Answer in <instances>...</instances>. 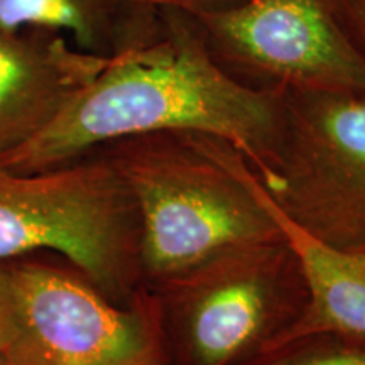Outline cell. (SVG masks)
<instances>
[{
  "instance_id": "4",
  "label": "cell",
  "mask_w": 365,
  "mask_h": 365,
  "mask_svg": "<svg viewBox=\"0 0 365 365\" xmlns=\"http://www.w3.org/2000/svg\"><path fill=\"white\" fill-rule=\"evenodd\" d=\"M171 365H244L271 349L307 303L298 261L282 239L217 254L150 287Z\"/></svg>"
},
{
  "instance_id": "6",
  "label": "cell",
  "mask_w": 365,
  "mask_h": 365,
  "mask_svg": "<svg viewBox=\"0 0 365 365\" xmlns=\"http://www.w3.org/2000/svg\"><path fill=\"white\" fill-rule=\"evenodd\" d=\"M276 182L291 220L344 250L365 252V91L287 90Z\"/></svg>"
},
{
  "instance_id": "11",
  "label": "cell",
  "mask_w": 365,
  "mask_h": 365,
  "mask_svg": "<svg viewBox=\"0 0 365 365\" xmlns=\"http://www.w3.org/2000/svg\"><path fill=\"white\" fill-rule=\"evenodd\" d=\"M244 365H365V336L313 333L267 350Z\"/></svg>"
},
{
  "instance_id": "13",
  "label": "cell",
  "mask_w": 365,
  "mask_h": 365,
  "mask_svg": "<svg viewBox=\"0 0 365 365\" xmlns=\"http://www.w3.org/2000/svg\"><path fill=\"white\" fill-rule=\"evenodd\" d=\"M135 6L154 9H173V11H181L186 14H210V12H223L228 9H235L247 4L249 0H129Z\"/></svg>"
},
{
  "instance_id": "7",
  "label": "cell",
  "mask_w": 365,
  "mask_h": 365,
  "mask_svg": "<svg viewBox=\"0 0 365 365\" xmlns=\"http://www.w3.org/2000/svg\"><path fill=\"white\" fill-rule=\"evenodd\" d=\"M182 16L210 58L247 88L365 91V58L325 0H249L223 12Z\"/></svg>"
},
{
  "instance_id": "10",
  "label": "cell",
  "mask_w": 365,
  "mask_h": 365,
  "mask_svg": "<svg viewBox=\"0 0 365 365\" xmlns=\"http://www.w3.org/2000/svg\"><path fill=\"white\" fill-rule=\"evenodd\" d=\"M58 31L103 58L144 48L163 34L161 12L129 0H0V29Z\"/></svg>"
},
{
  "instance_id": "1",
  "label": "cell",
  "mask_w": 365,
  "mask_h": 365,
  "mask_svg": "<svg viewBox=\"0 0 365 365\" xmlns=\"http://www.w3.org/2000/svg\"><path fill=\"white\" fill-rule=\"evenodd\" d=\"M159 12V39L112 58L48 129L0 161V170L43 171L124 137L191 130L235 145L264 188L271 190L284 93L237 83L205 51L182 12Z\"/></svg>"
},
{
  "instance_id": "15",
  "label": "cell",
  "mask_w": 365,
  "mask_h": 365,
  "mask_svg": "<svg viewBox=\"0 0 365 365\" xmlns=\"http://www.w3.org/2000/svg\"><path fill=\"white\" fill-rule=\"evenodd\" d=\"M0 365H9V364H7V360L4 359V355H2V354H0Z\"/></svg>"
},
{
  "instance_id": "9",
  "label": "cell",
  "mask_w": 365,
  "mask_h": 365,
  "mask_svg": "<svg viewBox=\"0 0 365 365\" xmlns=\"http://www.w3.org/2000/svg\"><path fill=\"white\" fill-rule=\"evenodd\" d=\"M259 193L298 261L307 287L303 312L269 350L313 333L365 336V252L344 250L309 234L277 208L261 181Z\"/></svg>"
},
{
  "instance_id": "2",
  "label": "cell",
  "mask_w": 365,
  "mask_h": 365,
  "mask_svg": "<svg viewBox=\"0 0 365 365\" xmlns=\"http://www.w3.org/2000/svg\"><path fill=\"white\" fill-rule=\"evenodd\" d=\"M134 196L144 287L239 245L282 239L244 154L222 137L166 130L98 145Z\"/></svg>"
},
{
  "instance_id": "8",
  "label": "cell",
  "mask_w": 365,
  "mask_h": 365,
  "mask_svg": "<svg viewBox=\"0 0 365 365\" xmlns=\"http://www.w3.org/2000/svg\"><path fill=\"white\" fill-rule=\"evenodd\" d=\"M110 59L58 31L0 29V161L48 129Z\"/></svg>"
},
{
  "instance_id": "14",
  "label": "cell",
  "mask_w": 365,
  "mask_h": 365,
  "mask_svg": "<svg viewBox=\"0 0 365 365\" xmlns=\"http://www.w3.org/2000/svg\"><path fill=\"white\" fill-rule=\"evenodd\" d=\"M16 333V296L11 274L6 264H0V354L11 344Z\"/></svg>"
},
{
  "instance_id": "3",
  "label": "cell",
  "mask_w": 365,
  "mask_h": 365,
  "mask_svg": "<svg viewBox=\"0 0 365 365\" xmlns=\"http://www.w3.org/2000/svg\"><path fill=\"white\" fill-rule=\"evenodd\" d=\"M34 250L58 252L118 304L144 287L135 200L98 148L49 170H0V262Z\"/></svg>"
},
{
  "instance_id": "12",
  "label": "cell",
  "mask_w": 365,
  "mask_h": 365,
  "mask_svg": "<svg viewBox=\"0 0 365 365\" xmlns=\"http://www.w3.org/2000/svg\"><path fill=\"white\" fill-rule=\"evenodd\" d=\"M340 31L365 58V0H325Z\"/></svg>"
},
{
  "instance_id": "5",
  "label": "cell",
  "mask_w": 365,
  "mask_h": 365,
  "mask_svg": "<svg viewBox=\"0 0 365 365\" xmlns=\"http://www.w3.org/2000/svg\"><path fill=\"white\" fill-rule=\"evenodd\" d=\"M16 296L9 365H171L158 296L108 299L75 267L7 264Z\"/></svg>"
}]
</instances>
